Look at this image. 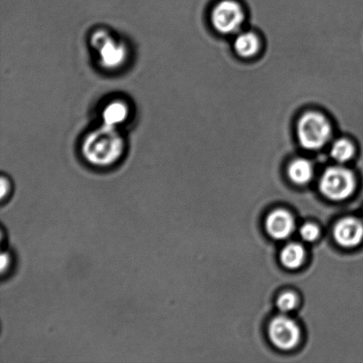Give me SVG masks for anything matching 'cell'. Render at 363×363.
I'll use <instances>...</instances> for the list:
<instances>
[{
	"instance_id": "obj_1",
	"label": "cell",
	"mask_w": 363,
	"mask_h": 363,
	"mask_svg": "<svg viewBox=\"0 0 363 363\" xmlns=\"http://www.w3.org/2000/svg\"><path fill=\"white\" fill-rule=\"evenodd\" d=\"M125 152V140L119 129L102 124L84 138L81 154L89 165L98 169L115 166Z\"/></svg>"
},
{
	"instance_id": "obj_2",
	"label": "cell",
	"mask_w": 363,
	"mask_h": 363,
	"mask_svg": "<svg viewBox=\"0 0 363 363\" xmlns=\"http://www.w3.org/2000/svg\"><path fill=\"white\" fill-rule=\"evenodd\" d=\"M90 44L97 53L99 65L106 70H116L126 63L129 50L106 28L92 32Z\"/></svg>"
},
{
	"instance_id": "obj_3",
	"label": "cell",
	"mask_w": 363,
	"mask_h": 363,
	"mask_svg": "<svg viewBox=\"0 0 363 363\" xmlns=\"http://www.w3.org/2000/svg\"><path fill=\"white\" fill-rule=\"evenodd\" d=\"M297 133L302 147L308 150H318L328 143L332 127L321 113L309 112L298 121Z\"/></svg>"
},
{
	"instance_id": "obj_4",
	"label": "cell",
	"mask_w": 363,
	"mask_h": 363,
	"mask_svg": "<svg viewBox=\"0 0 363 363\" xmlns=\"http://www.w3.org/2000/svg\"><path fill=\"white\" fill-rule=\"evenodd\" d=\"M355 189L354 174L343 167H332L323 173L320 190L333 201H343L353 194Z\"/></svg>"
},
{
	"instance_id": "obj_5",
	"label": "cell",
	"mask_w": 363,
	"mask_h": 363,
	"mask_svg": "<svg viewBox=\"0 0 363 363\" xmlns=\"http://www.w3.org/2000/svg\"><path fill=\"white\" fill-rule=\"evenodd\" d=\"M244 18L240 4L233 0H223L217 4L212 12L213 26L222 34L237 32L243 23Z\"/></svg>"
},
{
	"instance_id": "obj_6",
	"label": "cell",
	"mask_w": 363,
	"mask_h": 363,
	"mask_svg": "<svg viewBox=\"0 0 363 363\" xmlns=\"http://www.w3.org/2000/svg\"><path fill=\"white\" fill-rule=\"evenodd\" d=\"M269 333L272 343L282 350H290L296 347L301 337L296 323L283 315L273 320Z\"/></svg>"
},
{
	"instance_id": "obj_7",
	"label": "cell",
	"mask_w": 363,
	"mask_h": 363,
	"mask_svg": "<svg viewBox=\"0 0 363 363\" xmlns=\"http://www.w3.org/2000/svg\"><path fill=\"white\" fill-rule=\"evenodd\" d=\"M334 238L344 247H354L363 240V223L360 220L348 217L337 223Z\"/></svg>"
},
{
	"instance_id": "obj_8",
	"label": "cell",
	"mask_w": 363,
	"mask_h": 363,
	"mask_svg": "<svg viewBox=\"0 0 363 363\" xmlns=\"http://www.w3.org/2000/svg\"><path fill=\"white\" fill-rule=\"evenodd\" d=\"M266 228L270 236L277 240H284L293 233L294 220L287 211L276 210L267 219Z\"/></svg>"
},
{
	"instance_id": "obj_9",
	"label": "cell",
	"mask_w": 363,
	"mask_h": 363,
	"mask_svg": "<svg viewBox=\"0 0 363 363\" xmlns=\"http://www.w3.org/2000/svg\"><path fill=\"white\" fill-rule=\"evenodd\" d=\"M130 115V106L125 101L113 99V101L106 103L102 109V124L120 129V127L129 119Z\"/></svg>"
},
{
	"instance_id": "obj_10",
	"label": "cell",
	"mask_w": 363,
	"mask_h": 363,
	"mask_svg": "<svg viewBox=\"0 0 363 363\" xmlns=\"http://www.w3.org/2000/svg\"><path fill=\"white\" fill-rule=\"evenodd\" d=\"M234 48L238 55L244 58L255 56L259 48L257 35L251 32L240 34L235 40Z\"/></svg>"
},
{
	"instance_id": "obj_11",
	"label": "cell",
	"mask_w": 363,
	"mask_h": 363,
	"mask_svg": "<svg viewBox=\"0 0 363 363\" xmlns=\"http://www.w3.org/2000/svg\"><path fill=\"white\" fill-rule=\"evenodd\" d=\"M288 174L295 184H305L312 179L313 167L307 160L297 159L291 163Z\"/></svg>"
},
{
	"instance_id": "obj_12",
	"label": "cell",
	"mask_w": 363,
	"mask_h": 363,
	"mask_svg": "<svg viewBox=\"0 0 363 363\" xmlns=\"http://www.w3.org/2000/svg\"><path fill=\"white\" fill-rule=\"evenodd\" d=\"M305 251L298 244H289L281 252V261L288 269H297L303 263Z\"/></svg>"
},
{
	"instance_id": "obj_13",
	"label": "cell",
	"mask_w": 363,
	"mask_h": 363,
	"mask_svg": "<svg viewBox=\"0 0 363 363\" xmlns=\"http://www.w3.org/2000/svg\"><path fill=\"white\" fill-rule=\"evenodd\" d=\"M355 149L352 142L345 138L334 142L330 155L335 161L346 162L350 161L354 155Z\"/></svg>"
},
{
	"instance_id": "obj_14",
	"label": "cell",
	"mask_w": 363,
	"mask_h": 363,
	"mask_svg": "<svg viewBox=\"0 0 363 363\" xmlns=\"http://www.w3.org/2000/svg\"><path fill=\"white\" fill-rule=\"evenodd\" d=\"M297 297L293 293H286L279 298L277 300V307L281 311L287 313L293 311L297 305Z\"/></svg>"
},
{
	"instance_id": "obj_15",
	"label": "cell",
	"mask_w": 363,
	"mask_h": 363,
	"mask_svg": "<svg viewBox=\"0 0 363 363\" xmlns=\"http://www.w3.org/2000/svg\"><path fill=\"white\" fill-rule=\"evenodd\" d=\"M301 236L305 241H315L319 236V229L314 224H305L301 227Z\"/></svg>"
},
{
	"instance_id": "obj_16",
	"label": "cell",
	"mask_w": 363,
	"mask_h": 363,
	"mask_svg": "<svg viewBox=\"0 0 363 363\" xmlns=\"http://www.w3.org/2000/svg\"><path fill=\"white\" fill-rule=\"evenodd\" d=\"M13 255L10 251H3L1 255V274L5 276V274L11 272L13 266Z\"/></svg>"
},
{
	"instance_id": "obj_17",
	"label": "cell",
	"mask_w": 363,
	"mask_h": 363,
	"mask_svg": "<svg viewBox=\"0 0 363 363\" xmlns=\"http://www.w3.org/2000/svg\"><path fill=\"white\" fill-rule=\"evenodd\" d=\"M12 182L6 176L1 177V201L2 202L6 201L10 198L12 194Z\"/></svg>"
}]
</instances>
